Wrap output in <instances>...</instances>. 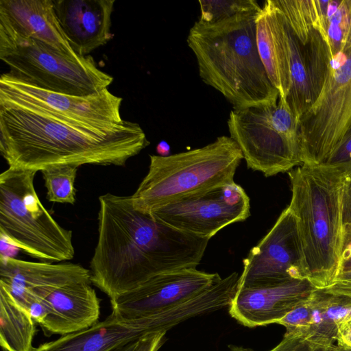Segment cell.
Wrapping results in <instances>:
<instances>
[{
	"label": "cell",
	"instance_id": "obj_1",
	"mask_svg": "<svg viewBox=\"0 0 351 351\" xmlns=\"http://www.w3.org/2000/svg\"><path fill=\"white\" fill-rule=\"evenodd\" d=\"M91 282L110 300L165 272L197 268L209 239L180 232L134 208L130 196L99 197Z\"/></svg>",
	"mask_w": 351,
	"mask_h": 351
},
{
	"label": "cell",
	"instance_id": "obj_2",
	"mask_svg": "<svg viewBox=\"0 0 351 351\" xmlns=\"http://www.w3.org/2000/svg\"><path fill=\"white\" fill-rule=\"evenodd\" d=\"M140 125L108 132L76 127L38 110L0 105V152L10 167L123 166L149 145Z\"/></svg>",
	"mask_w": 351,
	"mask_h": 351
},
{
	"label": "cell",
	"instance_id": "obj_3",
	"mask_svg": "<svg viewBox=\"0 0 351 351\" xmlns=\"http://www.w3.org/2000/svg\"><path fill=\"white\" fill-rule=\"evenodd\" d=\"M261 10L215 23L198 21L187 36L200 78L221 93L233 110L276 104L279 99L258 51L256 21Z\"/></svg>",
	"mask_w": 351,
	"mask_h": 351
},
{
	"label": "cell",
	"instance_id": "obj_4",
	"mask_svg": "<svg viewBox=\"0 0 351 351\" xmlns=\"http://www.w3.org/2000/svg\"><path fill=\"white\" fill-rule=\"evenodd\" d=\"M306 278L329 287L339 269L342 245L341 197L346 174L323 165L302 164L288 172Z\"/></svg>",
	"mask_w": 351,
	"mask_h": 351
},
{
	"label": "cell",
	"instance_id": "obj_5",
	"mask_svg": "<svg viewBox=\"0 0 351 351\" xmlns=\"http://www.w3.org/2000/svg\"><path fill=\"white\" fill-rule=\"evenodd\" d=\"M147 175L133 195L134 209L150 215L185 197L234 182L243 159L237 143L221 136L204 147L171 154L150 155Z\"/></svg>",
	"mask_w": 351,
	"mask_h": 351
},
{
	"label": "cell",
	"instance_id": "obj_6",
	"mask_svg": "<svg viewBox=\"0 0 351 351\" xmlns=\"http://www.w3.org/2000/svg\"><path fill=\"white\" fill-rule=\"evenodd\" d=\"M36 172L9 167L1 173V239L45 262L70 261L75 256L72 231L58 224L40 201Z\"/></svg>",
	"mask_w": 351,
	"mask_h": 351
},
{
	"label": "cell",
	"instance_id": "obj_7",
	"mask_svg": "<svg viewBox=\"0 0 351 351\" xmlns=\"http://www.w3.org/2000/svg\"><path fill=\"white\" fill-rule=\"evenodd\" d=\"M227 123L249 169L271 177L303 164L298 123L285 99L232 110Z\"/></svg>",
	"mask_w": 351,
	"mask_h": 351
},
{
	"label": "cell",
	"instance_id": "obj_8",
	"mask_svg": "<svg viewBox=\"0 0 351 351\" xmlns=\"http://www.w3.org/2000/svg\"><path fill=\"white\" fill-rule=\"evenodd\" d=\"M0 59L13 76L42 89L69 95H95L113 81L91 56L71 57L30 38H0Z\"/></svg>",
	"mask_w": 351,
	"mask_h": 351
},
{
	"label": "cell",
	"instance_id": "obj_9",
	"mask_svg": "<svg viewBox=\"0 0 351 351\" xmlns=\"http://www.w3.org/2000/svg\"><path fill=\"white\" fill-rule=\"evenodd\" d=\"M298 128L302 163L311 165L324 163L351 129V40L330 52L322 88Z\"/></svg>",
	"mask_w": 351,
	"mask_h": 351
},
{
	"label": "cell",
	"instance_id": "obj_10",
	"mask_svg": "<svg viewBox=\"0 0 351 351\" xmlns=\"http://www.w3.org/2000/svg\"><path fill=\"white\" fill-rule=\"evenodd\" d=\"M123 99L108 88L92 95L74 96L47 90L20 80L9 72L0 77V105L40 111L78 128L101 132L113 130L125 120Z\"/></svg>",
	"mask_w": 351,
	"mask_h": 351
},
{
	"label": "cell",
	"instance_id": "obj_11",
	"mask_svg": "<svg viewBox=\"0 0 351 351\" xmlns=\"http://www.w3.org/2000/svg\"><path fill=\"white\" fill-rule=\"evenodd\" d=\"M194 316V307L188 300L134 319L122 318L111 313L104 320L43 343L35 351H112L150 334L167 332Z\"/></svg>",
	"mask_w": 351,
	"mask_h": 351
},
{
	"label": "cell",
	"instance_id": "obj_12",
	"mask_svg": "<svg viewBox=\"0 0 351 351\" xmlns=\"http://www.w3.org/2000/svg\"><path fill=\"white\" fill-rule=\"evenodd\" d=\"M149 215L180 232L210 239L228 225L248 218L250 202L234 182L173 202Z\"/></svg>",
	"mask_w": 351,
	"mask_h": 351
},
{
	"label": "cell",
	"instance_id": "obj_13",
	"mask_svg": "<svg viewBox=\"0 0 351 351\" xmlns=\"http://www.w3.org/2000/svg\"><path fill=\"white\" fill-rule=\"evenodd\" d=\"M304 278L306 277L297 219L287 207L243 258L237 289L269 287Z\"/></svg>",
	"mask_w": 351,
	"mask_h": 351
},
{
	"label": "cell",
	"instance_id": "obj_14",
	"mask_svg": "<svg viewBox=\"0 0 351 351\" xmlns=\"http://www.w3.org/2000/svg\"><path fill=\"white\" fill-rule=\"evenodd\" d=\"M221 277L197 268L158 274L137 289L110 300L112 313L134 319L156 313L199 293Z\"/></svg>",
	"mask_w": 351,
	"mask_h": 351
},
{
	"label": "cell",
	"instance_id": "obj_15",
	"mask_svg": "<svg viewBox=\"0 0 351 351\" xmlns=\"http://www.w3.org/2000/svg\"><path fill=\"white\" fill-rule=\"evenodd\" d=\"M315 289L306 278L269 287L237 289L228 306L229 313L239 323L249 328L276 324L308 300Z\"/></svg>",
	"mask_w": 351,
	"mask_h": 351
},
{
	"label": "cell",
	"instance_id": "obj_16",
	"mask_svg": "<svg viewBox=\"0 0 351 351\" xmlns=\"http://www.w3.org/2000/svg\"><path fill=\"white\" fill-rule=\"evenodd\" d=\"M0 38L34 39L65 55L79 56L61 28L53 0H1Z\"/></svg>",
	"mask_w": 351,
	"mask_h": 351
},
{
	"label": "cell",
	"instance_id": "obj_17",
	"mask_svg": "<svg viewBox=\"0 0 351 351\" xmlns=\"http://www.w3.org/2000/svg\"><path fill=\"white\" fill-rule=\"evenodd\" d=\"M91 282L90 270L80 264L32 262L0 256V285L16 298L31 293L44 298L53 289Z\"/></svg>",
	"mask_w": 351,
	"mask_h": 351
},
{
	"label": "cell",
	"instance_id": "obj_18",
	"mask_svg": "<svg viewBox=\"0 0 351 351\" xmlns=\"http://www.w3.org/2000/svg\"><path fill=\"white\" fill-rule=\"evenodd\" d=\"M61 28L79 56L106 45L111 33L114 0H53Z\"/></svg>",
	"mask_w": 351,
	"mask_h": 351
},
{
	"label": "cell",
	"instance_id": "obj_19",
	"mask_svg": "<svg viewBox=\"0 0 351 351\" xmlns=\"http://www.w3.org/2000/svg\"><path fill=\"white\" fill-rule=\"evenodd\" d=\"M43 300L47 315L39 325L46 333L62 336L86 329L99 320L100 302L90 283L53 289Z\"/></svg>",
	"mask_w": 351,
	"mask_h": 351
},
{
	"label": "cell",
	"instance_id": "obj_20",
	"mask_svg": "<svg viewBox=\"0 0 351 351\" xmlns=\"http://www.w3.org/2000/svg\"><path fill=\"white\" fill-rule=\"evenodd\" d=\"M285 19L273 0H267L256 21V43L260 58L273 86L286 99L291 85Z\"/></svg>",
	"mask_w": 351,
	"mask_h": 351
},
{
	"label": "cell",
	"instance_id": "obj_21",
	"mask_svg": "<svg viewBox=\"0 0 351 351\" xmlns=\"http://www.w3.org/2000/svg\"><path fill=\"white\" fill-rule=\"evenodd\" d=\"M309 302L311 319L304 339L313 351H321L335 345L339 326L351 317V299L315 289Z\"/></svg>",
	"mask_w": 351,
	"mask_h": 351
},
{
	"label": "cell",
	"instance_id": "obj_22",
	"mask_svg": "<svg viewBox=\"0 0 351 351\" xmlns=\"http://www.w3.org/2000/svg\"><path fill=\"white\" fill-rule=\"evenodd\" d=\"M35 322L28 311L0 285V346L5 351H35Z\"/></svg>",
	"mask_w": 351,
	"mask_h": 351
},
{
	"label": "cell",
	"instance_id": "obj_23",
	"mask_svg": "<svg viewBox=\"0 0 351 351\" xmlns=\"http://www.w3.org/2000/svg\"><path fill=\"white\" fill-rule=\"evenodd\" d=\"M285 22L291 80L290 89L286 101L299 123L302 116L313 104L312 95L302 44L293 33L286 19Z\"/></svg>",
	"mask_w": 351,
	"mask_h": 351
},
{
	"label": "cell",
	"instance_id": "obj_24",
	"mask_svg": "<svg viewBox=\"0 0 351 351\" xmlns=\"http://www.w3.org/2000/svg\"><path fill=\"white\" fill-rule=\"evenodd\" d=\"M330 0H273L300 43L319 29L327 36V11Z\"/></svg>",
	"mask_w": 351,
	"mask_h": 351
},
{
	"label": "cell",
	"instance_id": "obj_25",
	"mask_svg": "<svg viewBox=\"0 0 351 351\" xmlns=\"http://www.w3.org/2000/svg\"><path fill=\"white\" fill-rule=\"evenodd\" d=\"M78 167L75 166H53L41 171L49 202L73 204L76 189L74 184Z\"/></svg>",
	"mask_w": 351,
	"mask_h": 351
},
{
	"label": "cell",
	"instance_id": "obj_26",
	"mask_svg": "<svg viewBox=\"0 0 351 351\" xmlns=\"http://www.w3.org/2000/svg\"><path fill=\"white\" fill-rule=\"evenodd\" d=\"M326 33L330 52L339 51L351 33V0H330Z\"/></svg>",
	"mask_w": 351,
	"mask_h": 351
},
{
	"label": "cell",
	"instance_id": "obj_27",
	"mask_svg": "<svg viewBox=\"0 0 351 351\" xmlns=\"http://www.w3.org/2000/svg\"><path fill=\"white\" fill-rule=\"evenodd\" d=\"M199 21L215 23L237 14L260 10L261 7L254 0H200Z\"/></svg>",
	"mask_w": 351,
	"mask_h": 351
},
{
	"label": "cell",
	"instance_id": "obj_28",
	"mask_svg": "<svg viewBox=\"0 0 351 351\" xmlns=\"http://www.w3.org/2000/svg\"><path fill=\"white\" fill-rule=\"evenodd\" d=\"M309 298L277 322V324L285 328V336H298L304 338L309 328L311 319Z\"/></svg>",
	"mask_w": 351,
	"mask_h": 351
},
{
	"label": "cell",
	"instance_id": "obj_29",
	"mask_svg": "<svg viewBox=\"0 0 351 351\" xmlns=\"http://www.w3.org/2000/svg\"><path fill=\"white\" fill-rule=\"evenodd\" d=\"M323 165L351 174V129L345 134Z\"/></svg>",
	"mask_w": 351,
	"mask_h": 351
},
{
	"label": "cell",
	"instance_id": "obj_30",
	"mask_svg": "<svg viewBox=\"0 0 351 351\" xmlns=\"http://www.w3.org/2000/svg\"><path fill=\"white\" fill-rule=\"evenodd\" d=\"M342 239L351 237V174L346 176L341 197Z\"/></svg>",
	"mask_w": 351,
	"mask_h": 351
},
{
	"label": "cell",
	"instance_id": "obj_31",
	"mask_svg": "<svg viewBox=\"0 0 351 351\" xmlns=\"http://www.w3.org/2000/svg\"><path fill=\"white\" fill-rule=\"evenodd\" d=\"M325 291L351 299V270L339 274Z\"/></svg>",
	"mask_w": 351,
	"mask_h": 351
},
{
	"label": "cell",
	"instance_id": "obj_32",
	"mask_svg": "<svg viewBox=\"0 0 351 351\" xmlns=\"http://www.w3.org/2000/svg\"><path fill=\"white\" fill-rule=\"evenodd\" d=\"M270 351H313V350L301 337L284 335L282 340Z\"/></svg>",
	"mask_w": 351,
	"mask_h": 351
},
{
	"label": "cell",
	"instance_id": "obj_33",
	"mask_svg": "<svg viewBox=\"0 0 351 351\" xmlns=\"http://www.w3.org/2000/svg\"><path fill=\"white\" fill-rule=\"evenodd\" d=\"M167 332L150 334L141 339L134 351H158L165 342Z\"/></svg>",
	"mask_w": 351,
	"mask_h": 351
},
{
	"label": "cell",
	"instance_id": "obj_34",
	"mask_svg": "<svg viewBox=\"0 0 351 351\" xmlns=\"http://www.w3.org/2000/svg\"><path fill=\"white\" fill-rule=\"evenodd\" d=\"M351 270V237L342 239L341 257L337 275Z\"/></svg>",
	"mask_w": 351,
	"mask_h": 351
},
{
	"label": "cell",
	"instance_id": "obj_35",
	"mask_svg": "<svg viewBox=\"0 0 351 351\" xmlns=\"http://www.w3.org/2000/svg\"><path fill=\"white\" fill-rule=\"evenodd\" d=\"M336 342L337 346L351 350V317L339 326Z\"/></svg>",
	"mask_w": 351,
	"mask_h": 351
},
{
	"label": "cell",
	"instance_id": "obj_36",
	"mask_svg": "<svg viewBox=\"0 0 351 351\" xmlns=\"http://www.w3.org/2000/svg\"><path fill=\"white\" fill-rule=\"evenodd\" d=\"M156 152L158 156H168L170 154L171 148L169 143L165 141H160L156 147Z\"/></svg>",
	"mask_w": 351,
	"mask_h": 351
},
{
	"label": "cell",
	"instance_id": "obj_37",
	"mask_svg": "<svg viewBox=\"0 0 351 351\" xmlns=\"http://www.w3.org/2000/svg\"><path fill=\"white\" fill-rule=\"evenodd\" d=\"M139 340L136 341L134 342H132V343H128V344H126L125 346H121V347H119V348H118L117 349H114L112 351H134V350H135V348L136 347V345L138 343V341Z\"/></svg>",
	"mask_w": 351,
	"mask_h": 351
},
{
	"label": "cell",
	"instance_id": "obj_38",
	"mask_svg": "<svg viewBox=\"0 0 351 351\" xmlns=\"http://www.w3.org/2000/svg\"><path fill=\"white\" fill-rule=\"evenodd\" d=\"M321 351H351V350L339 346L337 345H333L332 346L322 350Z\"/></svg>",
	"mask_w": 351,
	"mask_h": 351
},
{
	"label": "cell",
	"instance_id": "obj_39",
	"mask_svg": "<svg viewBox=\"0 0 351 351\" xmlns=\"http://www.w3.org/2000/svg\"><path fill=\"white\" fill-rule=\"evenodd\" d=\"M228 348L230 350V351H254L248 348H245L243 347L237 346L234 345H229Z\"/></svg>",
	"mask_w": 351,
	"mask_h": 351
},
{
	"label": "cell",
	"instance_id": "obj_40",
	"mask_svg": "<svg viewBox=\"0 0 351 351\" xmlns=\"http://www.w3.org/2000/svg\"><path fill=\"white\" fill-rule=\"evenodd\" d=\"M3 351H5V350H3Z\"/></svg>",
	"mask_w": 351,
	"mask_h": 351
}]
</instances>
